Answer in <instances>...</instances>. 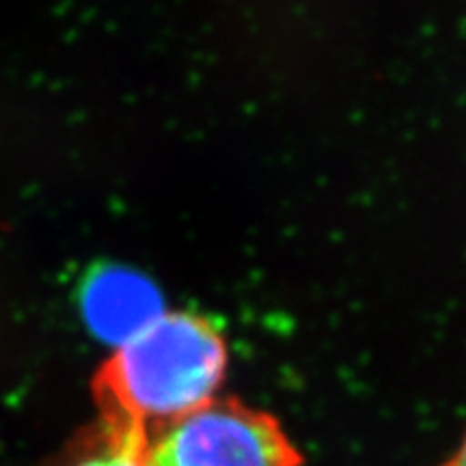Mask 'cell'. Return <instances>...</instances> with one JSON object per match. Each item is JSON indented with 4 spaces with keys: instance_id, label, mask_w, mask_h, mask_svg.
I'll list each match as a JSON object with an SVG mask.
<instances>
[{
    "instance_id": "5",
    "label": "cell",
    "mask_w": 466,
    "mask_h": 466,
    "mask_svg": "<svg viewBox=\"0 0 466 466\" xmlns=\"http://www.w3.org/2000/svg\"><path fill=\"white\" fill-rule=\"evenodd\" d=\"M447 466H466V436H464V441L460 442L458 451L453 453L450 464H447Z\"/></svg>"
},
{
    "instance_id": "1",
    "label": "cell",
    "mask_w": 466,
    "mask_h": 466,
    "mask_svg": "<svg viewBox=\"0 0 466 466\" xmlns=\"http://www.w3.org/2000/svg\"><path fill=\"white\" fill-rule=\"evenodd\" d=\"M227 367L218 329L197 313H165L121 346L97 376L104 421L149 430L212 401Z\"/></svg>"
},
{
    "instance_id": "4",
    "label": "cell",
    "mask_w": 466,
    "mask_h": 466,
    "mask_svg": "<svg viewBox=\"0 0 466 466\" xmlns=\"http://www.w3.org/2000/svg\"><path fill=\"white\" fill-rule=\"evenodd\" d=\"M147 432L104 421V428L69 466H145L143 445Z\"/></svg>"
},
{
    "instance_id": "3",
    "label": "cell",
    "mask_w": 466,
    "mask_h": 466,
    "mask_svg": "<svg viewBox=\"0 0 466 466\" xmlns=\"http://www.w3.org/2000/svg\"><path fill=\"white\" fill-rule=\"evenodd\" d=\"M80 309L93 333L121 348L165 316V300L147 277L130 268L97 266L80 289Z\"/></svg>"
},
{
    "instance_id": "2",
    "label": "cell",
    "mask_w": 466,
    "mask_h": 466,
    "mask_svg": "<svg viewBox=\"0 0 466 466\" xmlns=\"http://www.w3.org/2000/svg\"><path fill=\"white\" fill-rule=\"evenodd\" d=\"M145 466H300L281 425L236 401L208 406L149 430Z\"/></svg>"
}]
</instances>
